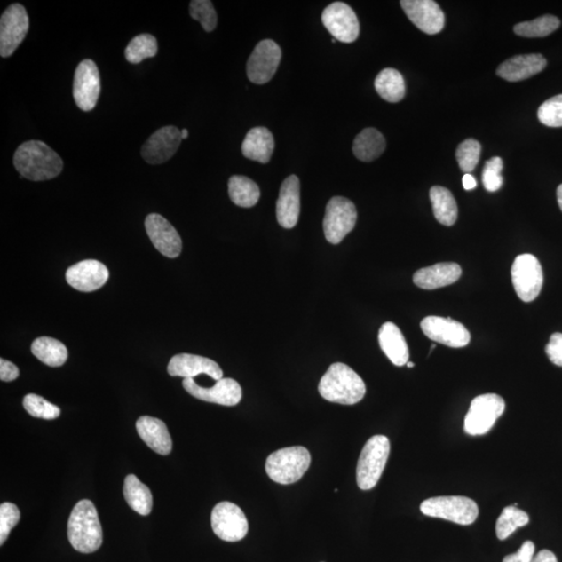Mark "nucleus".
<instances>
[{"label": "nucleus", "instance_id": "a211bd4d", "mask_svg": "<svg viewBox=\"0 0 562 562\" xmlns=\"http://www.w3.org/2000/svg\"><path fill=\"white\" fill-rule=\"evenodd\" d=\"M145 228L151 243L162 256L175 258L180 255L183 250V241L177 229L166 218L159 214H150L145 220Z\"/></svg>", "mask_w": 562, "mask_h": 562}, {"label": "nucleus", "instance_id": "2eb2a0df", "mask_svg": "<svg viewBox=\"0 0 562 562\" xmlns=\"http://www.w3.org/2000/svg\"><path fill=\"white\" fill-rule=\"evenodd\" d=\"M421 328L431 341L451 348L468 346L471 341L468 329L462 323L451 318L426 317L422 320Z\"/></svg>", "mask_w": 562, "mask_h": 562}, {"label": "nucleus", "instance_id": "6ab92c4d", "mask_svg": "<svg viewBox=\"0 0 562 562\" xmlns=\"http://www.w3.org/2000/svg\"><path fill=\"white\" fill-rule=\"evenodd\" d=\"M400 4L409 20L422 32L428 35L442 32L445 15L433 0H402Z\"/></svg>", "mask_w": 562, "mask_h": 562}, {"label": "nucleus", "instance_id": "b1692460", "mask_svg": "<svg viewBox=\"0 0 562 562\" xmlns=\"http://www.w3.org/2000/svg\"><path fill=\"white\" fill-rule=\"evenodd\" d=\"M137 431L151 450L161 455H170L172 439L164 422L153 416H143L137 421Z\"/></svg>", "mask_w": 562, "mask_h": 562}, {"label": "nucleus", "instance_id": "f704fd0d", "mask_svg": "<svg viewBox=\"0 0 562 562\" xmlns=\"http://www.w3.org/2000/svg\"><path fill=\"white\" fill-rule=\"evenodd\" d=\"M560 27V20L553 15H545L533 21L517 24L515 33L525 38H542L555 32Z\"/></svg>", "mask_w": 562, "mask_h": 562}, {"label": "nucleus", "instance_id": "37998d69", "mask_svg": "<svg viewBox=\"0 0 562 562\" xmlns=\"http://www.w3.org/2000/svg\"><path fill=\"white\" fill-rule=\"evenodd\" d=\"M546 353L554 365L562 367V334L560 332H555L550 337V342L546 346Z\"/></svg>", "mask_w": 562, "mask_h": 562}, {"label": "nucleus", "instance_id": "a878e982", "mask_svg": "<svg viewBox=\"0 0 562 562\" xmlns=\"http://www.w3.org/2000/svg\"><path fill=\"white\" fill-rule=\"evenodd\" d=\"M378 341L380 348L388 359L398 367L407 365L409 360V350L407 341L398 326L386 322L379 330Z\"/></svg>", "mask_w": 562, "mask_h": 562}, {"label": "nucleus", "instance_id": "7c9ffc66", "mask_svg": "<svg viewBox=\"0 0 562 562\" xmlns=\"http://www.w3.org/2000/svg\"><path fill=\"white\" fill-rule=\"evenodd\" d=\"M228 194L238 207L252 208L258 202L261 190L252 179L234 175L228 180Z\"/></svg>", "mask_w": 562, "mask_h": 562}, {"label": "nucleus", "instance_id": "f03ea898", "mask_svg": "<svg viewBox=\"0 0 562 562\" xmlns=\"http://www.w3.org/2000/svg\"><path fill=\"white\" fill-rule=\"evenodd\" d=\"M319 392L329 402L353 405L364 399L366 384L352 368L336 362L320 380Z\"/></svg>", "mask_w": 562, "mask_h": 562}, {"label": "nucleus", "instance_id": "f8f14e48", "mask_svg": "<svg viewBox=\"0 0 562 562\" xmlns=\"http://www.w3.org/2000/svg\"><path fill=\"white\" fill-rule=\"evenodd\" d=\"M281 60V50L273 40H263L256 46L247 62V76L256 84L269 83Z\"/></svg>", "mask_w": 562, "mask_h": 562}, {"label": "nucleus", "instance_id": "58836bf2", "mask_svg": "<svg viewBox=\"0 0 562 562\" xmlns=\"http://www.w3.org/2000/svg\"><path fill=\"white\" fill-rule=\"evenodd\" d=\"M190 15L193 20L201 22L205 32H213L217 28L218 16L210 0H193L190 3Z\"/></svg>", "mask_w": 562, "mask_h": 562}, {"label": "nucleus", "instance_id": "5701e85b", "mask_svg": "<svg viewBox=\"0 0 562 562\" xmlns=\"http://www.w3.org/2000/svg\"><path fill=\"white\" fill-rule=\"evenodd\" d=\"M546 66L547 59L542 54H521L505 60L497 75L507 82H521L541 74Z\"/></svg>", "mask_w": 562, "mask_h": 562}, {"label": "nucleus", "instance_id": "c9c22d12", "mask_svg": "<svg viewBox=\"0 0 562 562\" xmlns=\"http://www.w3.org/2000/svg\"><path fill=\"white\" fill-rule=\"evenodd\" d=\"M156 53H158V41L154 36L142 34L130 42L125 50V58L131 64H139L144 59L155 57Z\"/></svg>", "mask_w": 562, "mask_h": 562}, {"label": "nucleus", "instance_id": "dca6fc26", "mask_svg": "<svg viewBox=\"0 0 562 562\" xmlns=\"http://www.w3.org/2000/svg\"><path fill=\"white\" fill-rule=\"evenodd\" d=\"M181 131L165 126L151 135L143 145L141 154L150 165H161L172 159L181 144Z\"/></svg>", "mask_w": 562, "mask_h": 562}, {"label": "nucleus", "instance_id": "f3484780", "mask_svg": "<svg viewBox=\"0 0 562 562\" xmlns=\"http://www.w3.org/2000/svg\"><path fill=\"white\" fill-rule=\"evenodd\" d=\"M184 389L193 397L205 402L225 405V407H234L241 402V385L232 378H222L218 380L211 388H202L196 384L193 378H185L183 382Z\"/></svg>", "mask_w": 562, "mask_h": 562}, {"label": "nucleus", "instance_id": "7ed1b4c3", "mask_svg": "<svg viewBox=\"0 0 562 562\" xmlns=\"http://www.w3.org/2000/svg\"><path fill=\"white\" fill-rule=\"evenodd\" d=\"M68 539L76 551L90 554L102 545V528L92 501L82 500L72 511L68 522Z\"/></svg>", "mask_w": 562, "mask_h": 562}, {"label": "nucleus", "instance_id": "9d476101", "mask_svg": "<svg viewBox=\"0 0 562 562\" xmlns=\"http://www.w3.org/2000/svg\"><path fill=\"white\" fill-rule=\"evenodd\" d=\"M28 29L26 8L20 4H11L0 18V56L11 57L26 39Z\"/></svg>", "mask_w": 562, "mask_h": 562}, {"label": "nucleus", "instance_id": "0eeeda50", "mask_svg": "<svg viewBox=\"0 0 562 562\" xmlns=\"http://www.w3.org/2000/svg\"><path fill=\"white\" fill-rule=\"evenodd\" d=\"M358 220L354 203L345 197L331 198L326 207L323 228L325 238L332 245L340 244L353 231Z\"/></svg>", "mask_w": 562, "mask_h": 562}, {"label": "nucleus", "instance_id": "aec40b11", "mask_svg": "<svg viewBox=\"0 0 562 562\" xmlns=\"http://www.w3.org/2000/svg\"><path fill=\"white\" fill-rule=\"evenodd\" d=\"M108 270L94 259L77 263L66 272V281L80 292H94L104 287L108 280Z\"/></svg>", "mask_w": 562, "mask_h": 562}, {"label": "nucleus", "instance_id": "a19ab883", "mask_svg": "<svg viewBox=\"0 0 562 562\" xmlns=\"http://www.w3.org/2000/svg\"><path fill=\"white\" fill-rule=\"evenodd\" d=\"M503 170V161L499 156H494L486 162L482 172V183L488 192H495L503 185V178L501 172Z\"/></svg>", "mask_w": 562, "mask_h": 562}, {"label": "nucleus", "instance_id": "412c9836", "mask_svg": "<svg viewBox=\"0 0 562 562\" xmlns=\"http://www.w3.org/2000/svg\"><path fill=\"white\" fill-rule=\"evenodd\" d=\"M168 373L173 377L193 378L205 374L217 380L223 378V371L216 361L203 356L181 353L174 355L168 365Z\"/></svg>", "mask_w": 562, "mask_h": 562}, {"label": "nucleus", "instance_id": "2f4dec72", "mask_svg": "<svg viewBox=\"0 0 562 562\" xmlns=\"http://www.w3.org/2000/svg\"><path fill=\"white\" fill-rule=\"evenodd\" d=\"M32 352L44 364L50 367L63 366L68 359V350L56 338L42 336L32 344Z\"/></svg>", "mask_w": 562, "mask_h": 562}, {"label": "nucleus", "instance_id": "393cba45", "mask_svg": "<svg viewBox=\"0 0 562 562\" xmlns=\"http://www.w3.org/2000/svg\"><path fill=\"white\" fill-rule=\"evenodd\" d=\"M461 265L455 263H439L416 272L414 282L424 289H437L452 285L462 276Z\"/></svg>", "mask_w": 562, "mask_h": 562}, {"label": "nucleus", "instance_id": "473e14b6", "mask_svg": "<svg viewBox=\"0 0 562 562\" xmlns=\"http://www.w3.org/2000/svg\"><path fill=\"white\" fill-rule=\"evenodd\" d=\"M374 84L380 98L391 104H397L404 99V78L396 69L386 68L380 71Z\"/></svg>", "mask_w": 562, "mask_h": 562}, {"label": "nucleus", "instance_id": "49530a36", "mask_svg": "<svg viewBox=\"0 0 562 562\" xmlns=\"http://www.w3.org/2000/svg\"><path fill=\"white\" fill-rule=\"evenodd\" d=\"M531 562H558L553 552L549 550H542V551L534 556Z\"/></svg>", "mask_w": 562, "mask_h": 562}, {"label": "nucleus", "instance_id": "4be33fe9", "mask_svg": "<svg viewBox=\"0 0 562 562\" xmlns=\"http://www.w3.org/2000/svg\"><path fill=\"white\" fill-rule=\"evenodd\" d=\"M300 214V181L291 175L283 181L276 203V217L280 226L286 229L297 226Z\"/></svg>", "mask_w": 562, "mask_h": 562}, {"label": "nucleus", "instance_id": "cd10ccee", "mask_svg": "<svg viewBox=\"0 0 562 562\" xmlns=\"http://www.w3.org/2000/svg\"><path fill=\"white\" fill-rule=\"evenodd\" d=\"M386 142L382 132L376 129L368 128L361 131L355 137L353 154L361 162H373L384 154Z\"/></svg>", "mask_w": 562, "mask_h": 562}, {"label": "nucleus", "instance_id": "09e8293b", "mask_svg": "<svg viewBox=\"0 0 562 562\" xmlns=\"http://www.w3.org/2000/svg\"><path fill=\"white\" fill-rule=\"evenodd\" d=\"M558 202L559 208L562 210V185L558 187Z\"/></svg>", "mask_w": 562, "mask_h": 562}, {"label": "nucleus", "instance_id": "ddd939ff", "mask_svg": "<svg viewBox=\"0 0 562 562\" xmlns=\"http://www.w3.org/2000/svg\"><path fill=\"white\" fill-rule=\"evenodd\" d=\"M101 91L98 65L92 59H83L78 64L75 74L74 99L83 112L92 111L98 105Z\"/></svg>", "mask_w": 562, "mask_h": 562}, {"label": "nucleus", "instance_id": "1a4fd4ad", "mask_svg": "<svg viewBox=\"0 0 562 562\" xmlns=\"http://www.w3.org/2000/svg\"><path fill=\"white\" fill-rule=\"evenodd\" d=\"M512 285L518 298L531 302L540 295L543 283L542 268L539 259L533 255L518 256L511 267Z\"/></svg>", "mask_w": 562, "mask_h": 562}, {"label": "nucleus", "instance_id": "a18cd8bd", "mask_svg": "<svg viewBox=\"0 0 562 562\" xmlns=\"http://www.w3.org/2000/svg\"><path fill=\"white\" fill-rule=\"evenodd\" d=\"M18 376H20V368L13 362L4 359L0 360V379L2 382H13Z\"/></svg>", "mask_w": 562, "mask_h": 562}, {"label": "nucleus", "instance_id": "79ce46f5", "mask_svg": "<svg viewBox=\"0 0 562 562\" xmlns=\"http://www.w3.org/2000/svg\"><path fill=\"white\" fill-rule=\"evenodd\" d=\"M20 511L13 503H5L0 505V545L8 540L11 531L20 521Z\"/></svg>", "mask_w": 562, "mask_h": 562}, {"label": "nucleus", "instance_id": "c756f323", "mask_svg": "<svg viewBox=\"0 0 562 562\" xmlns=\"http://www.w3.org/2000/svg\"><path fill=\"white\" fill-rule=\"evenodd\" d=\"M435 219L440 225L452 226L457 220L458 208L455 196L444 186H435L429 193Z\"/></svg>", "mask_w": 562, "mask_h": 562}, {"label": "nucleus", "instance_id": "72a5a7b5", "mask_svg": "<svg viewBox=\"0 0 562 562\" xmlns=\"http://www.w3.org/2000/svg\"><path fill=\"white\" fill-rule=\"evenodd\" d=\"M529 523V516L525 511L518 510L516 506H507L501 512L497 524H495V534L500 541H504L510 537L516 530L524 527Z\"/></svg>", "mask_w": 562, "mask_h": 562}, {"label": "nucleus", "instance_id": "3c124183", "mask_svg": "<svg viewBox=\"0 0 562 562\" xmlns=\"http://www.w3.org/2000/svg\"><path fill=\"white\" fill-rule=\"evenodd\" d=\"M407 366H408V368H414V367H415V364H414V362H412V361H408V364H407Z\"/></svg>", "mask_w": 562, "mask_h": 562}, {"label": "nucleus", "instance_id": "603ef678", "mask_svg": "<svg viewBox=\"0 0 562 562\" xmlns=\"http://www.w3.org/2000/svg\"><path fill=\"white\" fill-rule=\"evenodd\" d=\"M336 40L334 38L332 39V44H336Z\"/></svg>", "mask_w": 562, "mask_h": 562}, {"label": "nucleus", "instance_id": "bb28decb", "mask_svg": "<svg viewBox=\"0 0 562 562\" xmlns=\"http://www.w3.org/2000/svg\"><path fill=\"white\" fill-rule=\"evenodd\" d=\"M274 138L265 128H255L248 131L241 144V154L246 159L268 164L274 151Z\"/></svg>", "mask_w": 562, "mask_h": 562}, {"label": "nucleus", "instance_id": "e433bc0d", "mask_svg": "<svg viewBox=\"0 0 562 562\" xmlns=\"http://www.w3.org/2000/svg\"><path fill=\"white\" fill-rule=\"evenodd\" d=\"M23 407L34 418L54 420L60 415V409L44 398L36 394H28L23 399Z\"/></svg>", "mask_w": 562, "mask_h": 562}, {"label": "nucleus", "instance_id": "de8ad7c7", "mask_svg": "<svg viewBox=\"0 0 562 562\" xmlns=\"http://www.w3.org/2000/svg\"><path fill=\"white\" fill-rule=\"evenodd\" d=\"M463 185L465 190H474L477 183L473 175H471L470 173L464 174V177L463 178Z\"/></svg>", "mask_w": 562, "mask_h": 562}, {"label": "nucleus", "instance_id": "f257e3e1", "mask_svg": "<svg viewBox=\"0 0 562 562\" xmlns=\"http://www.w3.org/2000/svg\"><path fill=\"white\" fill-rule=\"evenodd\" d=\"M14 166L21 177L33 181L50 180L63 171L64 162L47 144L28 141L17 148Z\"/></svg>", "mask_w": 562, "mask_h": 562}, {"label": "nucleus", "instance_id": "c03bdc74", "mask_svg": "<svg viewBox=\"0 0 562 562\" xmlns=\"http://www.w3.org/2000/svg\"><path fill=\"white\" fill-rule=\"evenodd\" d=\"M535 546L533 542H525L515 554L505 556L503 562H531L534 558Z\"/></svg>", "mask_w": 562, "mask_h": 562}, {"label": "nucleus", "instance_id": "9b49d317", "mask_svg": "<svg viewBox=\"0 0 562 562\" xmlns=\"http://www.w3.org/2000/svg\"><path fill=\"white\" fill-rule=\"evenodd\" d=\"M210 519L211 528L222 541L234 542L243 540L249 529L243 511L227 501L214 507Z\"/></svg>", "mask_w": 562, "mask_h": 562}, {"label": "nucleus", "instance_id": "4c0bfd02", "mask_svg": "<svg viewBox=\"0 0 562 562\" xmlns=\"http://www.w3.org/2000/svg\"><path fill=\"white\" fill-rule=\"evenodd\" d=\"M481 154V144L475 139H468L459 145L456 159L459 168L465 174L472 172L479 164Z\"/></svg>", "mask_w": 562, "mask_h": 562}, {"label": "nucleus", "instance_id": "39448f33", "mask_svg": "<svg viewBox=\"0 0 562 562\" xmlns=\"http://www.w3.org/2000/svg\"><path fill=\"white\" fill-rule=\"evenodd\" d=\"M391 452L390 440L385 435H374L360 453L356 469V480L361 491H370L382 477Z\"/></svg>", "mask_w": 562, "mask_h": 562}, {"label": "nucleus", "instance_id": "20e7f679", "mask_svg": "<svg viewBox=\"0 0 562 562\" xmlns=\"http://www.w3.org/2000/svg\"><path fill=\"white\" fill-rule=\"evenodd\" d=\"M311 461V453L305 447H289L272 453L265 462V472L280 485H292L304 477Z\"/></svg>", "mask_w": 562, "mask_h": 562}, {"label": "nucleus", "instance_id": "c85d7f7f", "mask_svg": "<svg viewBox=\"0 0 562 562\" xmlns=\"http://www.w3.org/2000/svg\"><path fill=\"white\" fill-rule=\"evenodd\" d=\"M123 495L126 503L139 515L148 516L153 511L154 498L147 486L138 479L135 475H129L124 480Z\"/></svg>", "mask_w": 562, "mask_h": 562}, {"label": "nucleus", "instance_id": "ea45409f", "mask_svg": "<svg viewBox=\"0 0 562 562\" xmlns=\"http://www.w3.org/2000/svg\"><path fill=\"white\" fill-rule=\"evenodd\" d=\"M537 116L541 123L549 128H562V94L543 102Z\"/></svg>", "mask_w": 562, "mask_h": 562}, {"label": "nucleus", "instance_id": "4468645a", "mask_svg": "<svg viewBox=\"0 0 562 562\" xmlns=\"http://www.w3.org/2000/svg\"><path fill=\"white\" fill-rule=\"evenodd\" d=\"M322 22L326 29L343 44H352L360 36L358 16L350 5L334 3L323 11Z\"/></svg>", "mask_w": 562, "mask_h": 562}, {"label": "nucleus", "instance_id": "6e6552de", "mask_svg": "<svg viewBox=\"0 0 562 562\" xmlns=\"http://www.w3.org/2000/svg\"><path fill=\"white\" fill-rule=\"evenodd\" d=\"M505 410L504 399L497 394H485L473 399L464 418V431L473 437L487 433Z\"/></svg>", "mask_w": 562, "mask_h": 562}, {"label": "nucleus", "instance_id": "8fccbe9b", "mask_svg": "<svg viewBox=\"0 0 562 562\" xmlns=\"http://www.w3.org/2000/svg\"><path fill=\"white\" fill-rule=\"evenodd\" d=\"M187 137H189V131H187V130L184 129L181 130V139H187Z\"/></svg>", "mask_w": 562, "mask_h": 562}, {"label": "nucleus", "instance_id": "423d86ee", "mask_svg": "<svg viewBox=\"0 0 562 562\" xmlns=\"http://www.w3.org/2000/svg\"><path fill=\"white\" fill-rule=\"evenodd\" d=\"M420 510L427 517L447 519L458 525L473 524L479 515L474 500L462 495L429 498L422 503Z\"/></svg>", "mask_w": 562, "mask_h": 562}]
</instances>
